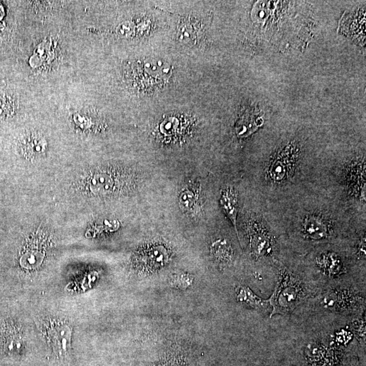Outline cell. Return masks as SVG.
<instances>
[{"label":"cell","mask_w":366,"mask_h":366,"mask_svg":"<svg viewBox=\"0 0 366 366\" xmlns=\"http://www.w3.org/2000/svg\"><path fill=\"white\" fill-rule=\"evenodd\" d=\"M142 175L134 168L107 166L92 172L88 179L90 191L97 196L127 195L137 191Z\"/></svg>","instance_id":"1"},{"label":"cell","mask_w":366,"mask_h":366,"mask_svg":"<svg viewBox=\"0 0 366 366\" xmlns=\"http://www.w3.org/2000/svg\"><path fill=\"white\" fill-rule=\"evenodd\" d=\"M308 291L299 275L286 267H280L274 292L268 300L272 307L271 317L292 312L307 298Z\"/></svg>","instance_id":"2"},{"label":"cell","mask_w":366,"mask_h":366,"mask_svg":"<svg viewBox=\"0 0 366 366\" xmlns=\"http://www.w3.org/2000/svg\"><path fill=\"white\" fill-rule=\"evenodd\" d=\"M298 150L293 143H290L276 151L265 169L267 179L275 185L287 182L293 176L299 160Z\"/></svg>","instance_id":"3"},{"label":"cell","mask_w":366,"mask_h":366,"mask_svg":"<svg viewBox=\"0 0 366 366\" xmlns=\"http://www.w3.org/2000/svg\"><path fill=\"white\" fill-rule=\"evenodd\" d=\"M365 296L352 287L338 286L330 288L321 296L320 306L334 313H349L365 304Z\"/></svg>","instance_id":"4"},{"label":"cell","mask_w":366,"mask_h":366,"mask_svg":"<svg viewBox=\"0 0 366 366\" xmlns=\"http://www.w3.org/2000/svg\"><path fill=\"white\" fill-rule=\"evenodd\" d=\"M301 233L308 240H325L331 236V223L320 214H308L302 222Z\"/></svg>","instance_id":"5"},{"label":"cell","mask_w":366,"mask_h":366,"mask_svg":"<svg viewBox=\"0 0 366 366\" xmlns=\"http://www.w3.org/2000/svg\"><path fill=\"white\" fill-rule=\"evenodd\" d=\"M250 248L256 257L268 256L272 252L273 241L270 233L263 224L254 220L249 225Z\"/></svg>","instance_id":"6"},{"label":"cell","mask_w":366,"mask_h":366,"mask_svg":"<svg viewBox=\"0 0 366 366\" xmlns=\"http://www.w3.org/2000/svg\"><path fill=\"white\" fill-rule=\"evenodd\" d=\"M72 330L64 322H54L48 330V336L52 348L56 355L60 357L68 355L71 349Z\"/></svg>","instance_id":"7"},{"label":"cell","mask_w":366,"mask_h":366,"mask_svg":"<svg viewBox=\"0 0 366 366\" xmlns=\"http://www.w3.org/2000/svg\"><path fill=\"white\" fill-rule=\"evenodd\" d=\"M363 159L349 166L347 176V187L349 193L357 198H365V167Z\"/></svg>","instance_id":"8"},{"label":"cell","mask_w":366,"mask_h":366,"mask_svg":"<svg viewBox=\"0 0 366 366\" xmlns=\"http://www.w3.org/2000/svg\"><path fill=\"white\" fill-rule=\"evenodd\" d=\"M180 208L185 213L195 214L200 209V185L192 182L187 185L178 196Z\"/></svg>","instance_id":"9"},{"label":"cell","mask_w":366,"mask_h":366,"mask_svg":"<svg viewBox=\"0 0 366 366\" xmlns=\"http://www.w3.org/2000/svg\"><path fill=\"white\" fill-rule=\"evenodd\" d=\"M316 265L319 271L329 278L340 276L345 271L342 258L334 252H324L317 256Z\"/></svg>","instance_id":"10"},{"label":"cell","mask_w":366,"mask_h":366,"mask_svg":"<svg viewBox=\"0 0 366 366\" xmlns=\"http://www.w3.org/2000/svg\"><path fill=\"white\" fill-rule=\"evenodd\" d=\"M220 203L237 233V216L238 212L239 199L238 193L234 187L225 186L220 190Z\"/></svg>","instance_id":"11"},{"label":"cell","mask_w":366,"mask_h":366,"mask_svg":"<svg viewBox=\"0 0 366 366\" xmlns=\"http://www.w3.org/2000/svg\"><path fill=\"white\" fill-rule=\"evenodd\" d=\"M210 252L214 260L221 266H227L232 262L234 252L232 246L226 239H218L210 246Z\"/></svg>","instance_id":"12"},{"label":"cell","mask_w":366,"mask_h":366,"mask_svg":"<svg viewBox=\"0 0 366 366\" xmlns=\"http://www.w3.org/2000/svg\"><path fill=\"white\" fill-rule=\"evenodd\" d=\"M142 258L147 266L157 267L162 266L168 261L169 254L164 246L153 245L144 249Z\"/></svg>","instance_id":"13"},{"label":"cell","mask_w":366,"mask_h":366,"mask_svg":"<svg viewBox=\"0 0 366 366\" xmlns=\"http://www.w3.org/2000/svg\"><path fill=\"white\" fill-rule=\"evenodd\" d=\"M235 292H236L237 300L251 308L264 309L269 303V300L262 299L254 293L248 286L239 285L235 289Z\"/></svg>","instance_id":"14"},{"label":"cell","mask_w":366,"mask_h":366,"mask_svg":"<svg viewBox=\"0 0 366 366\" xmlns=\"http://www.w3.org/2000/svg\"><path fill=\"white\" fill-rule=\"evenodd\" d=\"M44 255L38 251H30L25 254L21 258L20 263L23 268L31 269L37 268L42 264Z\"/></svg>","instance_id":"15"},{"label":"cell","mask_w":366,"mask_h":366,"mask_svg":"<svg viewBox=\"0 0 366 366\" xmlns=\"http://www.w3.org/2000/svg\"><path fill=\"white\" fill-rule=\"evenodd\" d=\"M193 279V277L187 273L176 272L170 275L169 283L172 287L185 289L191 285Z\"/></svg>","instance_id":"16"},{"label":"cell","mask_w":366,"mask_h":366,"mask_svg":"<svg viewBox=\"0 0 366 366\" xmlns=\"http://www.w3.org/2000/svg\"><path fill=\"white\" fill-rule=\"evenodd\" d=\"M29 139L27 148L30 154L41 155L45 152L47 143L42 136L33 135L29 136Z\"/></svg>","instance_id":"17"},{"label":"cell","mask_w":366,"mask_h":366,"mask_svg":"<svg viewBox=\"0 0 366 366\" xmlns=\"http://www.w3.org/2000/svg\"><path fill=\"white\" fill-rule=\"evenodd\" d=\"M23 340L20 334H14L12 338H8L6 348L10 353H18L22 349Z\"/></svg>","instance_id":"18"},{"label":"cell","mask_w":366,"mask_h":366,"mask_svg":"<svg viewBox=\"0 0 366 366\" xmlns=\"http://www.w3.org/2000/svg\"><path fill=\"white\" fill-rule=\"evenodd\" d=\"M365 237H362L360 241L358 243V246H357V250H358L359 255L361 256H365Z\"/></svg>","instance_id":"19"},{"label":"cell","mask_w":366,"mask_h":366,"mask_svg":"<svg viewBox=\"0 0 366 366\" xmlns=\"http://www.w3.org/2000/svg\"><path fill=\"white\" fill-rule=\"evenodd\" d=\"M3 8V6H2V4H0V19L3 18L4 16V12Z\"/></svg>","instance_id":"20"}]
</instances>
